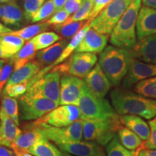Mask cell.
Wrapping results in <instances>:
<instances>
[{
    "label": "cell",
    "instance_id": "obj_7",
    "mask_svg": "<svg viewBox=\"0 0 156 156\" xmlns=\"http://www.w3.org/2000/svg\"><path fill=\"white\" fill-rule=\"evenodd\" d=\"M43 136L48 140L59 145L65 142L78 141L83 139V121L79 119L67 126L56 127L41 122L39 119L30 123Z\"/></svg>",
    "mask_w": 156,
    "mask_h": 156
},
{
    "label": "cell",
    "instance_id": "obj_23",
    "mask_svg": "<svg viewBox=\"0 0 156 156\" xmlns=\"http://www.w3.org/2000/svg\"><path fill=\"white\" fill-rule=\"evenodd\" d=\"M67 44V41L62 40L47 48L39 51L36 54V61L40 64L42 69L53 64L61 55Z\"/></svg>",
    "mask_w": 156,
    "mask_h": 156
},
{
    "label": "cell",
    "instance_id": "obj_24",
    "mask_svg": "<svg viewBox=\"0 0 156 156\" xmlns=\"http://www.w3.org/2000/svg\"><path fill=\"white\" fill-rule=\"evenodd\" d=\"M43 136L37 129L29 124L25 126L23 132L13 142L11 148L12 150L28 151L40 136Z\"/></svg>",
    "mask_w": 156,
    "mask_h": 156
},
{
    "label": "cell",
    "instance_id": "obj_47",
    "mask_svg": "<svg viewBox=\"0 0 156 156\" xmlns=\"http://www.w3.org/2000/svg\"><path fill=\"white\" fill-rule=\"evenodd\" d=\"M67 0H53L54 6H55V12L60 9H63L64 5Z\"/></svg>",
    "mask_w": 156,
    "mask_h": 156
},
{
    "label": "cell",
    "instance_id": "obj_10",
    "mask_svg": "<svg viewBox=\"0 0 156 156\" xmlns=\"http://www.w3.org/2000/svg\"><path fill=\"white\" fill-rule=\"evenodd\" d=\"M38 119L48 125L62 127L80 119V112L75 105H62L57 106Z\"/></svg>",
    "mask_w": 156,
    "mask_h": 156
},
{
    "label": "cell",
    "instance_id": "obj_26",
    "mask_svg": "<svg viewBox=\"0 0 156 156\" xmlns=\"http://www.w3.org/2000/svg\"><path fill=\"white\" fill-rule=\"evenodd\" d=\"M36 56V49L33 40L28 41L17 53L9 59L14 64V70L18 69L29 62L33 61Z\"/></svg>",
    "mask_w": 156,
    "mask_h": 156
},
{
    "label": "cell",
    "instance_id": "obj_22",
    "mask_svg": "<svg viewBox=\"0 0 156 156\" xmlns=\"http://www.w3.org/2000/svg\"><path fill=\"white\" fill-rule=\"evenodd\" d=\"M121 122L124 126L137 134L144 142L148 140L151 134L149 124L144 121L142 117L132 114L120 115Z\"/></svg>",
    "mask_w": 156,
    "mask_h": 156
},
{
    "label": "cell",
    "instance_id": "obj_52",
    "mask_svg": "<svg viewBox=\"0 0 156 156\" xmlns=\"http://www.w3.org/2000/svg\"><path fill=\"white\" fill-rule=\"evenodd\" d=\"M12 1V0H0V4L2 3H8L9 2Z\"/></svg>",
    "mask_w": 156,
    "mask_h": 156
},
{
    "label": "cell",
    "instance_id": "obj_15",
    "mask_svg": "<svg viewBox=\"0 0 156 156\" xmlns=\"http://www.w3.org/2000/svg\"><path fill=\"white\" fill-rule=\"evenodd\" d=\"M87 86L98 96L104 98L112 86L108 78L101 69L100 64H95L84 80Z\"/></svg>",
    "mask_w": 156,
    "mask_h": 156
},
{
    "label": "cell",
    "instance_id": "obj_9",
    "mask_svg": "<svg viewBox=\"0 0 156 156\" xmlns=\"http://www.w3.org/2000/svg\"><path fill=\"white\" fill-rule=\"evenodd\" d=\"M23 120H37L56 108L59 103L46 98H30L22 95L19 99Z\"/></svg>",
    "mask_w": 156,
    "mask_h": 156
},
{
    "label": "cell",
    "instance_id": "obj_17",
    "mask_svg": "<svg viewBox=\"0 0 156 156\" xmlns=\"http://www.w3.org/2000/svg\"><path fill=\"white\" fill-rule=\"evenodd\" d=\"M108 39V35L98 33L90 27L75 51L101 53L106 47Z\"/></svg>",
    "mask_w": 156,
    "mask_h": 156
},
{
    "label": "cell",
    "instance_id": "obj_35",
    "mask_svg": "<svg viewBox=\"0 0 156 156\" xmlns=\"http://www.w3.org/2000/svg\"><path fill=\"white\" fill-rule=\"evenodd\" d=\"M61 39L54 32H43L32 38L36 51H40L51 46Z\"/></svg>",
    "mask_w": 156,
    "mask_h": 156
},
{
    "label": "cell",
    "instance_id": "obj_13",
    "mask_svg": "<svg viewBox=\"0 0 156 156\" xmlns=\"http://www.w3.org/2000/svg\"><path fill=\"white\" fill-rule=\"evenodd\" d=\"M97 60L98 57L94 53L75 52L67 62V73L79 78H85L95 67Z\"/></svg>",
    "mask_w": 156,
    "mask_h": 156
},
{
    "label": "cell",
    "instance_id": "obj_33",
    "mask_svg": "<svg viewBox=\"0 0 156 156\" xmlns=\"http://www.w3.org/2000/svg\"><path fill=\"white\" fill-rule=\"evenodd\" d=\"M134 92L156 100V76L139 82L134 85Z\"/></svg>",
    "mask_w": 156,
    "mask_h": 156
},
{
    "label": "cell",
    "instance_id": "obj_19",
    "mask_svg": "<svg viewBox=\"0 0 156 156\" xmlns=\"http://www.w3.org/2000/svg\"><path fill=\"white\" fill-rule=\"evenodd\" d=\"M134 58L156 64V35L141 39L132 49Z\"/></svg>",
    "mask_w": 156,
    "mask_h": 156
},
{
    "label": "cell",
    "instance_id": "obj_55",
    "mask_svg": "<svg viewBox=\"0 0 156 156\" xmlns=\"http://www.w3.org/2000/svg\"><path fill=\"white\" fill-rule=\"evenodd\" d=\"M1 93H2V92H1V91H0V95H1Z\"/></svg>",
    "mask_w": 156,
    "mask_h": 156
},
{
    "label": "cell",
    "instance_id": "obj_42",
    "mask_svg": "<svg viewBox=\"0 0 156 156\" xmlns=\"http://www.w3.org/2000/svg\"><path fill=\"white\" fill-rule=\"evenodd\" d=\"M69 16L70 15L67 11L64 10V9H62L56 12L53 16L48 19V20H46V22L47 23V24L49 26L50 25L54 26V25H59L64 23Z\"/></svg>",
    "mask_w": 156,
    "mask_h": 156
},
{
    "label": "cell",
    "instance_id": "obj_43",
    "mask_svg": "<svg viewBox=\"0 0 156 156\" xmlns=\"http://www.w3.org/2000/svg\"><path fill=\"white\" fill-rule=\"evenodd\" d=\"M113 0H94V5L90 20H92L103 10L107 5H108Z\"/></svg>",
    "mask_w": 156,
    "mask_h": 156
},
{
    "label": "cell",
    "instance_id": "obj_40",
    "mask_svg": "<svg viewBox=\"0 0 156 156\" xmlns=\"http://www.w3.org/2000/svg\"><path fill=\"white\" fill-rule=\"evenodd\" d=\"M14 69V64L10 59H7L0 72V91L2 92L4 86L9 80Z\"/></svg>",
    "mask_w": 156,
    "mask_h": 156
},
{
    "label": "cell",
    "instance_id": "obj_41",
    "mask_svg": "<svg viewBox=\"0 0 156 156\" xmlns=\"http://www.w3.org/2000/svg\"><path fill=\"white\" fill-rule=\"evenodd\" d=\"M151 134L149 138L144 142L142 147L147 149H156V116L149 121Z\"/></svg>",
    "mask_w": 156,
    "mask_h": 156
},
{
    "label": "cell",
    "instance_id": "obj_29",
    "mask_svg": "<svg viewBox=\"0 0 156 156\" xmlns=\"http://www.w3.org/2000/svg\"><path fill=\"white\" fill-rule=\"evenodd\" d=\"M48 26L49 25L45 21V22L38 23V24L28 25V26L20 29L18 30H12L9 34L18 36L20 38H23L24 41H28L34 38L35 36H36L37 35L41 34L45 30H47Z\"/></svg>",
    "mask_w": 156,
    "mask_h": 156
},
{
    "label": "cell",
    "instance_id": "obj_45",
    "mask_svg": "<svg viewBox=\"0 0 156 156\" xmlns=\"http://www.w3.org/2000/svg\"><path fill=\"white\" fill-rule=\"evenodd\" d=\"M135 156H156V149H147L140 147Z\"/></svg>",
    "mask_w": 156,
    "mask_h": 156
},
{
    "label": "cell",
    "instance_id": "obj_34",
    "mask_svg": "<svg viewBox=\"0 0 156 156\" xmlns=\"http://www.w3.org/2000/svg\"><path fill=\"white\" fill-rule=\"evenodd\" d=\"M86 23H84V21L63 23L62 24L54 25L53 29L64 38H69L75 36L78 31L86 24Z\"/></svg>",
    "mask_w": 156,
    "mask_h": 156
},
{
    "label": "cell",
    "instance_id": "obj_20",
    "mask_svg": "<svg viewBox=\"0 0 156 156\" xmlns=\"http://www.w3.org/2000/svg\"><path fill=\"white\" fill-rule=\"evenodd\" d=\"M90 22L91 20H88L87 22L86 23V24L84 25L83 28H82L80 30L78 31L77 34L73 37V38L71 39L70 42L67 45V46L64 48L63 51L62 52L61 55L58 56L57 59H56L53 64H51V65L41 69V71L39 72L38 74L36 76V77H41V76L44 75V74L49 73V71H51L54 67H56V66L58 65L59 64H61L63 62L65 61V60L67 59L74 51H75L77 46H79L80 43L81 41L83 40V37L85 36L87 30L90 28Z\"/></svg>",
    "mask_w": 156,
    "mask_h": 156
},
{
    "label": "cell",
    "instance_id": "obj_2",
    "mask_svg": "<svg viewBox=\"0 0 156 156\" xmlns=\"http://www.w3.org/2000/svg\"><path fill=\"white\" fill-rule=\"evenodd\" d=\"M132 49L108 46L101 52L99 64L114 86L122 83L134 59Z\"/></svg>",
    "mask_w": 156,
    "mask_h": 156
},
{
    "label": "cell",
    "instance_id": "obj_50",
    "mask_svg": "<svg viewBox=\"0 0 156 156\" xmlns=\"http://www.w3.org/2000/svg\"><path fill=\"white\" fill-rule=\"evenodd\" d=\"M0 58H4V59L7 58V56H6L5 52H4L2 47L1 46V44H0Z\"/></svg>",
    "mask_w": 156,
    "mask_h": 156
},
{
    "label": "cell",
    "instance_id": "obj_6",
    "mask_svg": "<svg viewBox=\"0 0 156 156\" xmlns=\"http://www.w3.org/2000/svg\"><path fill=\"white\" fill-rule=\"evenodd\" d=\"M61 72L54 67L50 73L41 77H35L28 84L24 95L30 98H46L59 103Z\"/></svg>",
    "mask_w": 156,
    "mask_h": 156
},
{
    "label": "cell",
    "instance_id": "obj_31",
    "mask_svg": "<svg viewBox=\"0 0 156 156\" xmlns=\"http://www.w3.org/2000/svg\"><path fill=\"white\" fill-rule=\"evenodd\" d=\"M106 156H135L136 152L130 151L124 147L119 140L118 136L115 135L114 138L106 145Z\"/></svg>",
    "mask_w": 156,
    "mask_h": 156
},
{
    "label": "cell",
    "instance_id": "obj_25",
    "mask_svg": "<svg viewBox=\"0 0 156 156\" xmlns=\"http://www.w3.org/2000/svg\"><path fill=\"white\" fill-rule=\"evenodd\" d=\"M27 151L34 156H64L63 152L44 136H40Z\"/></svg>",
    "mask_w": 156,
    "mask_h": 156
},
{
    "label": "cell",
    "instance_id": "obj_49",
    "mask_svg": "<svg viewBox=\"0 0 156 156\" xmlns=\"http://www.w3.org/2000/svg\"><path fill=\"white\" fill-rule=\"evenodd\" d=\"M12 31V30L10 28H9L5 25H3L2 23H0V36L5 34H8V33H10Z\"/></svg>",
    "mask_w": 156,
    "mask_h": 156
},
{
    "label": "cell",
    "instance_id": "obj_12",
    "mask_svg": "<svg viewBox=\"0 0 156 156\" xmlns=\"http://www.w3.org/2000/svg\"><path fill=\"white\" fill-rule=\"evenodd\" d=\"M83 80L69 74H64L60 80L59 105L77 106L81 93Z\"/></svg>",
    "mask_w": 156,
    "mask_h": 156
},
{
    "label": "cell",
    "instance_id": "obj_8",
    "mask_svg": "<svg viewBox=\"0 0 156 156\" xmlns=\"http://www.w3.org/2000/svg\"><path fill=\"white\" fill-rule=\"evenodd\" d=\"M133 0H113L93 19L90 27L101 34L111 35L116 23Z\"/></svg>",
    "mask_w": 156,
    "mask_h": 156
},
{
    "label": "cell",
    "instance_id": "obj_27",
    "mask_svg": "<svg viewBox=\"0 0 156 156\" xmlns=\"http://www.w3.org/2000/svg\"><path fill=\"white\" fill-rule=\"evenodd\" d=\"M117 136L121 143L130 151H135L143 145V140L133 131L123 124L117 131Z\"/></svg>",
    "mask_w": 156,
    "mask_h": 156
},
{
    "label": "cell",
    "instance_id": "obj_28",
    "mask_svg": "<svg viewBox=\"0 0 156 156\" xmlns=\"http://www.w3.org/2000/svg\"><path fill=\"white\" fill-rule=\"evenodd\" d=\"M25 41L23 38L9 33L0 36V44L7 58H9L17 53L24 46Z\"/></svg>",
    "mask_w": 156,
    "mask_h": 156
},
{
    "label": "cell",
    "instance_id": "obj_36",
    "mask_svg": "<svg viewBox=\"0 0 156 156\" xmlns=\"http://www.w3.org/2000/svg\"><path fill=\"white\" fill-rule=\"evenodd\" d=\"M94 5V0H84L80 9L73 15L68 17L64 23H71L75 21H84L90 20Z\"/></svg>",
    "mask_w": 156,
    "mask_h": 156
},
{
    "label": "cell",
    "instance_id": "obj_1",
    "mask_svg": "<svg viewBox=\"0 0 156 156\" xmlns=\"http://www.w3.org/2000/svg\"><path fill=\"white\" fill-rule=\"evenodd\" d=\"M112 106L119 115L132 114L151 120L156 116V100L126 88H115L110 93Z\"/></svg>",
    "mask_w": 156,
    "mask_h": 156
},
{
    "label": "cell",
    "instance_id": "obj_38",
    "mask_svg": "<svg viewBox=\"0 0 156 156\" xmlns=\"http://www.w3.org/2000/svg\"><path fill=\"white\" fill-rule=\"evenodd\" d=\"M45 0H24V16L25 20H30L39 9L44 5Z\"/></svg>",
    "mask_w": 156,
    "mask_h": 156
},
{
    "label": "cell",
    "instance_id": "obj_46",
    "mask_svg": "<svg viewBox=\"0 0 156 156\" xmlns=\"http://www.w3.org/2000/svg\"><path fill=\"white\" fill-rule=\"evenodd\" d=\"M0 156H15L13 151H11L7 147L0 145Z\"/></svg>",
    "mask_w": 156,
    "mask_h": 156
},
{
    "label": "cell",
    "instance_id": "obj_21",
    "mask_svg": "<svg viewBox=\"0 0 156 156\" xmlns=\"http://www.w3.org/2000/svg\"><path fill=\"white\" fill-rule=\"evenodd\" d=\"M41 69V66L36 60L29 62L18 69L14 70L7 80L6 85L18 83L28 84L38 75Z\"/></svg>",
    "mask_w": 156,
    "mask_h": 156
},
{
    "label": "cell",
    "instance_id": "obj_18",
    "mask_svg": "<svg viewBox=\"0 0 156 156\" xmlns=\"http://www.w3.org/2000/svg\"><path fill=\"white\" fill-rule=\"evenodd\" d=\"M0 145L10 147L14 140L22 133V130L18 127L14 121L7 115L2 107H0Z\"/></svg>",
    "mask_w": 156,
    "mask_h": 156
},
{
    "label": "cell",
    "instance_id": "obj_51",
    "mask_svg": "<svg viewBox=\"0 0 156 156\" xmlns=\"http://www.w3.org/2000/svg\"><path fill=\"white\" fill-rule=\"evenodd\" d=\"M6 62H7V60H5L4 58L0 59V72H1V70H2V69L4 64L6 63Z\"/></svg>",
    "mask_w": 156,
    "mask_h": 156
},
{
    "label": "cell",
    "instance_id": "obj_3",
    "mask_svg": "<svg viewBox=\"0 0 156 156\" xmlns=\"http://www.w3.org/2000/svg\"><path fill=\"white\" fill-rule=\"evenodd\" d=\"M141 0H133L116 23L110 36V42L119 48L132 49L136 44V20L141 8Z\"/></svg>",
    "mask_w": 156,
    "mask_h": 156
},
{
    "label": "cell",
    "instance_id": "obj_44",
    "mask_svg": "<svg viewBox=\"0 0 156 156\" xmlns=\"http://www.w3.org/2000/svg\"><path fill=\"white\" fill-rule=\"evenodd\" d=\"M83 1L84 0H67L63 9L67 11L69 15L74 14L80 9Z\"/></svg>",
    "mask_w": 156,
    "mask_h": 156
},
{
    "label": "cell",
    "instance_id": "obj_30",
    "mask_svg": "<svg viewBox=\"0 0 156 156\" xmlns=\"http://www.w3.org/2000/svg\"><path fill=\"white\" fill-rule=\"evenodd\" d=\"M6 19L4 24L13 27H20L23 20V13L20 8L15 2L11 1L5 5Z\"/></svg>",
    "mask_w": 156,
    "mask_h": 156
},
{
    "label": "cell",
    "instance_id": "obj_11",
    "mask_svg": "<svg viewBox=\"0 0 156 156\" xmlns=\"http://www.w3.org/2000/svg\"><path fill=\"white\" fill-rule=\"evenodd\" d=\"M156 76V64L147 63L134 58L128 73L122 80L124 88H130L139 82Z\"/></svg>",
    "mask_w": 156,
    "mask_h": 156
},
{
    "label": "cell",
    "instance_id": "obj_5",
    "mask_svg": "<svg viewBox=\"0 0 156 156\" xmlns=\"http://www.w3.org/2000/svg\"><path fill=\"white\" fill-rule=\"evenodd\" d=\"M83 139L94 141L101 146H105L116 135L122 125L119 115L106 119H82Z\"/></svg>",
    "mask_w": 156,
    "mask_h": 156
},
{
    "label": "cell",
    "instance_id": "obj_16",
    "mask_svg": "<svg viewBox=\"0 0 156 156\" xmlns=\"http://www.w3.org/2000/svg\"><path fill=\"white\" fill-rule=\"evenodd\" d=\"M136 31L138 41L156 35V9L146 6L140 8L136 20Z\"/></svg>",
    "mask_w": 156,
    "mask_h": 156
},
{
    "label": "cell",
    "instance_id": "obj_48",
    "mask_svg": "<svg viewBox=\"0 0 156 156\" xmlns=\"http://www.w3.org/2000/svg\"><path fill=\"white\" fill-rule=\"evenodd\" d=\"M141 1L146 7L156 9V0H141Z\"/></svg>",
    "mask_w": 156,
    "mask_h": 156
},
{
    "label": "cell",
    "instance_id": "obj_14",
    "mask_svg": "<svg viewBox=\"0 0 156 156\" xmlns=\"http://www.w3.org/2000/svg\"><path fill=\"white\" fill-rule=\"evenodd\" d=\"M62 152L75 156H106L101 145L94 141H73L57 145Z\"/></svg>",
    "mask_w": 156,
    "mask_h": 156
},
{
    "label": "cell",
    "instance_id": "obj_4",
    "mask_svg": "<svg viewBox=\"0 0 156 156\" xmlns=\"http://www.w3.org/2000/svg\"><path fill=\"white\" fill-rule=\"evenodd\" d=\"M77 106L80 112V119H106L119 116L110 103L94 94L84 80Z\"/></svg>",
    "mask_w": 156,
    "mask_h": 156
},
{
    "label": "cell",
    "instance_id": "obj_54",
    "mask_svg": "<svg viewBox=\"0 0 156 156\" xmlns=\"http://www.w3.org/2000/svg\"><path fill=\"white\" fill-rule=\"evenodd\" d=\"M0 127H1V119H0Z\"/></svg>",
    "mask_w": 156,
    "mask_h": 156
},
{
    "label": "cell",
    "instance_id": "obj_39",
    "mask_svg": "<svg viewBox=\"0 0 156 156\" xmlns=\"http://www.w3.org/2000/svg\"><path fill=\"white\" fill-rule=\"evenodd\" d=\"M28 84L18 83L14 85H6L3 90V93L8 95L12 98H20L27 92Z\"/></svg>",
    "mask_w": 156,
    "mask_h": 156
},
{
    "label": "cell",
    "instance_id": "obj_32",
    "mask_svg": "<svg viewBox=\"0 0 156 156\" xmlns=\"http://www.w3.org/2000/svg\"><path fill=\"white\" fill-rule=\"evenodd\" d=\"M1 106L11 119L14 121L17 126L20 125V114L18 102L15 98L9 96L8 95L2 93Z\"/></svg>",
    "mask_w": 156,
    "mask_h": 156
},
{
    "label": "cell",
    "instance_id": "obj_53",
    "mask_svg": "<svg viewBox=\"0 0 156 156\" xmlns=\"http://www.w3.org/2000/svg\"><path fill=\"white\" fill-rule=\"evenodd\" d=\"M63 154H64V156H75V155H70V154H68L67 153H64V152H63Z\"/></svg>",
    "mask_w": 156,
    "mask_h": 156
},
{
    "label": "cell",
    "instance_id": "obj_37",
    "mask_svg": "<svg viewBox=\"0 0 156 156\" xmlns=\"http://www.w3.org/2000/svg\"><path fill=\"white\" fill-rule=\"evenodd\" d=\"M54 13H55V6L53 0H47L38 9L36 15L33 17L31 22L36 23L44 20L49 18V17Z\"/></svg>",
    "mask_w": 156,
    "mask_h": 156
}]
</instances>
